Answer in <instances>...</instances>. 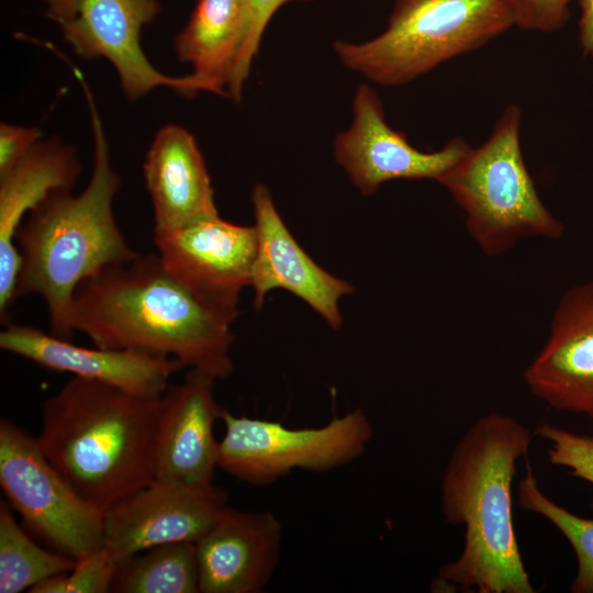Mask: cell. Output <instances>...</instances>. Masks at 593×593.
Returning a JSON list of instances; mask_svg holds the SVG:
<instances>
[{
  "instance_id": "cell-28",
  "label": "cell",
  "mask_w": 593,
  "mask_h": 593,
  "mask_svg": "<svg viewBox=\"0 0 593 593\" xmlns=\"http://www.w3.org/2000/svg\"><path fill=\"white\" fill-rule=\"evenodd\" d=\"M38 127L18 126L8 123L0 125V175L21 160L40 141Z\"/></svg>"
},
{
  "instance_id": "cell-9",
  "label": "cell",
  "mask_w": 593,
  "mask_h": 593,
  "mask_svg": "<svg viewBox=\"0 0 593 593\" xmlns=\"http://www.w3.org/2000/svg\"><path fill=\"white\" fill-rule=\"evenodd\" d=\"M46 15L83 59H107L130 101L166 87L186 97L199 92L191 75L171 77L157 70L141 45L142 29L160 11L158 0H41Z\"/></svg>"
},
{
  "instance_id": "cell-4",
  "label": "cell",
  "mask_w": 593,
  "mask_h": 593,
  "mask_svg": "<svg viewBox=\"0 0 593 593\" xmlns=\"http://www.w3.org/2000/svg\"><path fill=\"white\" fill-rule=\"evenodd\" d=\"M159 398L72 377L46 399L37 443L66 483L105 513L156 478Z\"/></svg>"
},
{
  "instance_id": "cell-6",
  "label": "cell",
  "mask_w": 593,
  "mask_h": 593,
  "mask_svg": "<svg viewBox=\"0 0 593 593\" xmlns=\"http://www.w3.org/2000/svg\"><path fill=\"white\" fill-rule=\"evenodd\" d=\"M521 110L510 104L489 138L438 182L466 216V227L486 256L510 250L522 238H560L563 225L542 203L519 145Z\"/></svg>"
},
{
  "instance_id": "cell-19",
  "label": "cell",
  "mask_w": 593,
  "mask_h": 593,
  "mask_svg": "<svg viewBox=\"0 0 593 593\" xmlns=\"http://www.w3.org/2000/svg\"><path fill=\"white\" fill-rule=\"evenodd\" d=\"M154 230L180 227L219 214L211 179L193 135L168 124L155 135L143 164Z\"/></svg>"
},
{
  "instance_id": "cell-26",
  "label": "cell",
  "mask_w": 593,
  "mask_h": 593,
  "mask_svg": "<svg viewBox=\"0 0 593 593\" xmlns=\"http://www.w3.org/2000/svg\"><path fill=\"white\" fill-rule=\"evenodd\" d=\"M292 0H250L251 20L250 27L234 65L227 86V97L239 101L244 82L249 75L255 54L258 51L264 31L275 12L284 3Z\"/></svg>"
},
{
  "instance_id": "cell-24",
  "label": "cell",
  "mask_w": 593,
  "mask_h": 593,
  "mask_svg": "<svg viewBox=\"0 0 593 593\" xmlns=\"http://www.w3.org/2000/svg\"><path fill=\"white\" fill-rule=\"evenodd\" d=\"M116 568L114 557L102 547L76 561L69 572L46 578L30 593H108Z\"/></svg>"
},
{
  "instance_id": "cell-13",
  "label": "cell",
  "mask_w": 593,
  "mask_h": 593,
  "mask_svg": "<svg viewBox=\"0 0 593 593\" xmlns=\"http://www.w3.org/2000/svg\"><path fill=\"white\" fill-rule=\"evenodd\" d=\"M523 379L548 406L593 421V280L561 298L549 337Z\"/></svg>"
},
{
  "instance_id": "cell-10",
  "label": "cell",
  "mask_w": 593,
  "mask_h": 593,
  "mask_svg": "<svg viewBox=\"0 0 593 593\" xmlns=\"http://www.w3.org/2000/svg\"><path fill=\"white\" fill-rule=\"evenodd\" d=\"M460 137L441 149L424 153L394 131L384 119L382 103L368 85H360L354 98V120L337 135L335 158L351 182L365 195L396 179H434L439 181L471 149Z\"/></svg>"
},
{
  "instance_id": "cell-17",
  "label": "cell",
  "mask_w": 593,
  "mask_h": 593,
  "mask_svg": "<svg viewBox=\"0 0 593 593\" xmlns=\"http://www.w3.org/2000/svg\"><path fill=\"white\" fill-rule=\"evenodd\" d=\"M251 203L258 240L250 279L255 307H261L269 291L284 289L307 303L333 329H339L338 302L354 287L325 271L301 248L264 184L254 187Z\"/></svg>"
},
{
  "instance_id": "cell-22",
  "label": "cell",
  "mask_w": 593,
  "mask_h": 593,
  "mask_svg": "<svg viewBox=\"0 0 593 593\" xmlns=\"http://www.w3.org/2000/svg\"><path fill=\"white\" fill-rule=\"evenodd\" d=\"M76 561L38 546L18 524L10 504L0 502V593L29 591L46 578L71 571Z\"/></svg>"
},
{
  "instance_id": "cell-23",
  "label": "cell",
  "mask_w": 593,
  "mask_h": 593,
  "mask_svg": "<svg viewBox=\"0 0 593 593\" xmlns=\"http://www.w3.org/2000/svg\"><path fill=\"white\" fill-rule=\"evenodd\" d=\"M517 500L521 508L549 521L571 545L578 569L570 591L593 593V517L578 516L546 496L529 467L518 483Z\"/></svg>"
},
{
  "instance_id": "cell-3",
  "label": "cell",
  "mask_w": 593,
  "mask_h": 593,
  "mask_svg": "<svg viewBox=\"0 0 593 593\" xmlns=\"http://www.w3.org/2000/svg\"><path fill=\"white\" fill-rule=\"evenodd\" d=\"M93 133V164L87 187L51 192L21 223L15 245L20 270L15 296L37 295L46 305L49 332L64 339L74 336V295L81 282L103 270L127 264L139 254L121 232L113 201L121 179L111 161L110 149L93 96L76 67Z\"/></svg>"
},
{
  "instance_id": "cell-25",
  "label": "cell",
  "mask_w": 593,
  "mask_h": 593,
  "mask_svg": "<svg viewBox=\"0 0 593 593\" xmlns=\"http://www.w3.org/2000/svg\"><path fill=\"white\" fill-rule=\"evenodd\" d=\"M536 434L549 444L551 465L564 467L571 475L593 484V434H575L549 423H541Z\"/></svg>"
},
{
  "instance_id": "cell-20",
  "label": "cell",
  "mask_w": 593,
  "mask_h": 593,
  "mask_svg": "<svg viewBox=\"0 0 593 593\" xmlns=\"http://www.w3.org/2000/svg\"><path fill=\"white\" fill-rule=\"evenodd\" d=\"M250 0H198L175 38L180 61L189 63L200 91L227 96L234 65L247 38Z\"/></svg>"
},
{
  "instance_id": "cell-14",
  "label": "cell",
  "mask_w": 593,
  "mask_h": 593,
  "mask_svg": "<svg viewBox=\"0 0 593 593\" xmlns=\"http://www.w3.org/2000/svg\"><path fill=\"white\" fill-rule=\"evenodd\" d=\"M0 348L44 368L69 372L144 396L159 398L169 378L183 366L176 359L125 349L75 345L34 326L8 323L0 333Z\"/></svg>"
},
{
  "instance_id": "cell-8",
  "label": "cell",
  "mask_w": 593,
  "mask_h": 593,
  "mask_svg": "<svg viewBox=\"0 0 593 593\" xmlns=\"http://www.w3.org/2000/svg\"><path fill=\"white\" fill-rule=\"evenodd\" d=\"M0 485L29 534L78 560L103 547L104 513L85 502L43 454L36 437L0 421Z\"/></svg>"
},
{
  "instance_id": "cell-1",
  "label": "cell",
  "mask_w": 593,
  "mask_h": 593,
  "mask_svg": "<svg viewBox=\"0 0 593 593\" xmlns=\"http://www.w3.org/2000/svg\"><path fill=\"white\" fill-rule=\"evenodd\" d=\"M237 314L172 277L157 254H139L79 284L72 328L94 346L170 357L219 380L234 369Z\"/></svg>"
},
{
  "instance_id": "cell-15",
  "label": "cell",
  "mask_w": 593,
  "mask_h": 593,
  "mask_svg": "<svg viewBox=\"0 0 593 593\" xmlns=\"http://www.w3.org/2000/svg\"><path fill=\"white\" fill-rule=\"evenodd\" d=\"M215 379L190 369L160 396L156 438V479L209 485L217 468L213 428L224 409L214 394Z\"/></svg>"
},
{
  "instance_id": "cell-11",
  "label": "cell",
  "mask_w": 593,
  "mask_h": 593,
  "mask_svg": "<svg viewBox=\"0 0 593 593\" xmlns=\"http://www.w3.org/2000/svg\"><path fill=\"white\" fill-rule=\"evenodd\" d=\"M227 505L224 490L154 479L104 513L103 547L116 561L150 547L197 542Z\"/></svg>"
},
{
  "instance_id": "cell-27",
  "label": "cell",
  "mask_w": 593,
  "mask_h": 593,
  "mask_svg": "<svg viewBox=\"0 0 593 593\" xmlns=\"http://www.w3.org/2000/svg\"><path fill=\"white\" fill-rule=\"evenodd\" d=\"M573 0H507L515 25L524 30L555 32L569 19Z\"/></svg>"
},
{
  "instance_id": "cell-7",
  "label": "cell",
  "mask_w": 593,
  "mask_h": 593,
  "mask_svg": "<svg viewBox=\"0 0 593 593\" xmlns=\"http://www.w3.org/2000/svg\"><path fill=\"white\" fill-rule=\"evenodd\" d=\"M217 468L254 485L271 484L293 469L327 471L359 458L372 438L360 410L315 428H289L279 422L235 416L224 410Z\"/></svg>"
},
{
  "instance_id": "cell-16",
  "label": "cell",
  "mask_w": 593,
  "mask_h": 593,
  "mask_svg": "<svg viewBox=\"0 0 593 593\" xmlns=\"http://www.w3.org/2000/svg\"><path fill=\"white\" fill-rule=\"evenodd\" d=\"M282 525L271 512L226 505L195 542L199 593H259L279 562Z\"/></svg>"
},
{
  "instance_id": "cell-2",
  "label": "cell",
  "mask_w": 593,
  "mask_h": 593,
  "mask_svg": "<svg viewBox=\"0 0 593 593\" xmlns=\"http://www.w3.org/2000/svg\"><path fill=\"white\" fill-rule=\"evenodd\" d=\"M532 436L516 418L488 413L456 444L441 481V510L465 527L460 555L443 564L433 591L536 592L524 566L513 523L512 483Z\"/></svg>"
},
{
  "instance_id": "cell-29",
  "label": "cell",
  "mask_w": 593,
  "mask_h": 593,
  "mask_svg": "<svg viewBox=\"0 0 593 593\" xmlns=\"http://www.w3.org/2000/svg\"><path fill=\"white\" fill-rule=\"evenodd\" d=\"M579 2L581 7L580 44L584 55L593 58V0H579Z\"/></svg>"
},
{
  "instance_id": "cell-5",
  "label": "cell",
  "mask_w": 593,
  "mask_h": 593,
  "mask_svg": "<svg viewBox=\"0 0 593 593\" xmlns=\"http://www.w3.org/2000/svg\"><path fill=\"white\" fill-rule=\"evenodd\" d=\"M515 25L507 0H396L387 29L360 44L336 41L340 61L382 86H399L474 51Z\"/></svg>"
},
{
  "instance_id": "cell-21",
  "label": "cell",
  "mask_w": 593,
  "mask_h": 593,
  "mask_svg": "<svg viewBox=\"0 0 593 593\" xmlns=\"http://www.w3.org/2000/svg\"><path fill=\"white\" fill-rule=\"evenodd\" d=\"M110 592L199 593L195 542L164 544L116 561Z\"/></svg>"
},
{
  "instance_id": "cell-18",
  "label": "cell",
  "mask_w": 593,
  "mask_h": 593,
  "mask_svg": "<svg viewBox=\"0 0 593 593\" xmlns=\"http://www.w3.org/2000/svg\"><path fill=\"white\" fill-rule=\"evenodd\" d=\"M81 171L75 148L57 138L40 141L0 175V318L9 323L14 303L20 255L16 232L25 216L51 192L71 190Z\"/></svg>"
},
{
  "instance_id": "cell-12",
  "label": "cell",
  "mask_w": 593,
  "mask_h": 593,
  "mask_svg": "<svg viewBox=\"0 0 593 593\" xmlns=\"http://www.w3.org/2000/svg\"><path fill=\"white\" fill-rule=\"evenodd\" d=\"M165 269L188 288L238 307L239 293L250 286L257 255L255 226L230 223L219 214L190 224L154 230Z\"/></svg>"
}]
</instances>
